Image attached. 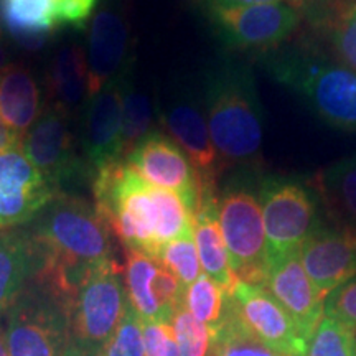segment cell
<instances>
[{"label": "cell", "instance_id": "obj_14", "mask_svg": "<svg viewBox=\"0 0 356 356\" xmlns=\"http://www.w3.org/2000/svg\"><path fill=\"white\" fill-rule=\"evenodd\" d=\"M56 193L19 147L0 154V231L33 220Z\"/></svg>", "mask_w": 356, "mask_h": 356}, {"label": "cell", "instance_id": "obj_40", "mask_svg": "<svg viewBox=\"0 0 356 356\" xmlns=\"http://www.w3.org/2000/svg\"><path fill=\"white\" fill-rule=\"evenodd\" d=\"M284 0H211V3L221 6H257V3H279Z\"/></svg>", "mask_w": 356, "mask_h": 356}, {"label": "cell", "instance_id": "obj_26", "mask_svg": "<svg viewBox=\"0 0 356 356\" xmlns=\"http://www.w3.org/2000/svg\"><path fill=\"white\" fill-rule=\"evenodd\" d=\"M317 22L340 65L356 73V0L332 2Z\"/></svg>", "mask_w": 356, "mask_h": 356}, {"label": "cell", "instance_id": "obj_30", "mask_svg": "<svg viewBox=\"0 0 356 356\" xmlns=\"http://www.w3.org/2000/svg\"><path fill=\"white\" fill-rule=\"evenodd\" d=\"M305 356H356V330L325 315L307 345Z\"/></svg>", "mask_w": 356, "mask_h": 356}, {"label": "cell", "instance_id": "obj_5", "mask_svg": "<svg viewBox=\"0 0 356 356\" xmlns=\"http://www.w3.org/2000/svg\"><path fill=\"white\" fill-rule=\"evenodd\" d=\"M0 317L8 356H61L70 343L65 302L38 279Z\"/></svg>", "mask_w": 356, "mask_h": 356}, {"label": "cell", "instance_id": "obj_20", "mask_svg": "<svg viewBox=\"0 0 356 356\" xmlns=\"http://www.w3.org/2000/svg\"><path fill=\"white\" fill-rule=\"evenodd\" d=\"M42 267V251L30 231H0V315L29 287Z\"/></svg>", "mask_w": 356, "mask_h": 356}, {"label": "cell", "instance_id": "obj_4", "mask_svg": "<svg viewBox=\"0 0 356 356\" xmlns=\"http://www.w3.org/2000/svg\"><path fill=\"white\" fill-rule=\"evenodd\" d=\"M266 71L310 109L341 131L356 132V73L310 48L292 47L266 56Z\"/></svg>", "mask_w": 356, "mask_h": 356}, {"label": "cell", "instance_id": "obj_2", "mask_svg": "<svg viewBox=\"0 0 356 356\" xmlns=\"http://www.w3.org/2000/svg\"><path fill=\"white\" fill-rule=\"evenodd\" d=\"M30 231L43 256L35 279L68 302L97 267L114 261L111 228L81 198L56 193Z\"/></svg>", "mask_w": 356, "mask_h": 356}, {"label": "cell", "instance_id": "obj_6", "mask_svg": "<svg viewBox=\"0 0 356 356\" xmlns=\"http://www.w3.org/2000/svg\"><path fill=\"white\" fill-rule=\"evenodd\" d=\"M269 261L299 252L305 239L318 228L317 193L302 180L266 175L257 186Z\"/></svg>", "mask_w": 356, "mask_h": 356}, {"label": "cell", "instance_id": "obj_1", "mask_svg": "<svg viewBox=\"0 0 356 356\" xmlns=\"http://www.w3.org/2000/svg\"><path fill=\"white\" fill-rule=\"evenodd\" d=\"M96 210L122 246L157 261L162 248L193 233V213L173 191L159 188L126 162L96 173Z\"/></svg>", "mask_w": 356, "mask_h": 356}, {"label": "cell", "instance_id": "obj_39", "mask_svg": "<svg viewBox=\"0 0 356 356\" xmlns=\"http://www.w3.org/2000/svg\"><path fill=\"white\" fill-rule=\"evenodd\" d=\"M61 356H102V350L86 348V346L68 343V346H66Z\"/></svg>", "mask_w": 356, "mask_h": 356}, {"label": "cell", "instance_id": "obj_10", "mask_svg": "<svg viewBox=\"0 0 356 356\" xmlns=\"http://www.w3.org/2000/svg\"><path fill=\"white\" fill-rule=\"evenodd\" d=\"M126 163L147 184L177 193L195 216L204 186L188 155L175 140L150 132L131 150Z\"/></svg>", "mask_w": 356, "mask_h": 356}, {"label": "cell", "instance_id": "obj_17", "mask_svg": "<svg viewBox=\"0 0 356 356\" xmlns=\"http://www.w3.org/2000/svg\"><path fill=\"white\" fill-rule=\"evenodd\" d=\"M129 25L118 7L102 6L91 20L88 40V97L127 73Z\"/></svg>", "mask_w": 356, "mask_h": 356}, {"label": "cell", "instance_id": "obj_8", "mask_svg": "<svg viewBox=\"0 0 356 356\" xmlns=\"http://www.w3.org/2000/svg\"><path fill=\"white\" fill-rule=\"evenodd\" d=\"M218 221L238 280L266 286L270 270L262 213L256 195L231 188L218 200Z\"/></svg>", "mask_w": 356, "mask_h": 356}, {"label": "cell", "instance_id": "obj_38", "mask_svg": "<svg viewBox=\"0 0 356 356\" xmlns=\"http://www.w3.org/2000/svg\"><path fill=\"white\" fill-rule=\"evenodd\" d=\"M287 2H291V6L296 7L297 10L299 8H305V10L312 12L315 22L322 17V13L325 12V6H330L332 3L330 0H287Z\"/></svg>", "mask_w": 356, "mask_h": 356}, {"label": "cell", "instance_id": "obj_35", "mask_svg": "<svg viewBox=\"0 0 356 356\" xmlns=\"http://www.w3.org/2000/svg\"><path fill=\"white\" fill-rule=\"evenodd\" d=\"M325 312L356 330V277L348 280L327 297Z\"/></svg>", "mask_w": 356, "mask_h": 356}, {"label": "cell", "instance_id": "obj_22", "mask_svg": "<svg viewBox=\"0 0 356 356\" xmlns=\"http://www.w3.org/2000/svg\"><path fill=\"white\" fill-rule=\"evenodd\" d=\"M42 114V96L35 76L24 65H10L0 74V118L22 137Z\"/></svg>", "mask_w": 356, "mask_h": 356}, {"label": "cell", "instance_id": "obj_31", "mask_svg": "<svg viewBox=\"0 0 356 356\" xmlns=\"http://www.w3.org/2000/svg\"><path fill=\"white\" fill-rule=\"evenodd\" d=\"M157 262L170 270L185 289L191 286L202 275V264L195 246L193 233L167 243L160 251Z\"/></svg>", "mask_w": 356, "mask_h": 356}, {"label": "cell", "instance_id": "obj_29", "mask_svg": "<svg viewBox=\"0 0 356 356\" xmlns=\"http://www.w3.org/2000/svg\"><path fill=\"white\" fill-rule=\"evenodd\" d=\"M184 305L198 322L213 330L225 317L226 292L211 277L202 274L185 289Z\"/></svg>", "mask_w": 356, "mask_h": 356}, {"label": "cell", "instance_id": "obj_15", "mask_svg": "<svg viewBox=\"0 0 356 356\" xmlns=\"http://www.w3.org/2000/svg\"><path fill=\"white\" fill-rule=\"evenodd\" d=\"M299 257L307 275L327 300L333 291L356 275V228L320 225L300 246Z\"/></svg>", "mask_w": 356, "mask_h": 356}, {"label": "cell", "instance_id": "obj_32", "mask_svg": "<svg viewBox=\"0 0 356 356\" xmlns=\"http://www.w3.org/2000/svg\"><path fill=\"white\" fill-rule=\"evenodd\" d=\"M170 325L177 338L178 355L210 356L211 330L204 323L198 322L185 305H180L173 312Z\"/></svg>", "mask_w": 356, "mask_h": 356}, {"label": "cell", "instance_id": "obj_24", "mask_svg": "<svg viewBox=\"0 0 356 356\" xmlns=\"http://www.w3.org/2000/svg\"><path fill=\"white\" fill-rule=\"evenodd\" d=\"M314 184L328 210L356 228V155L320 170Z\"/></svg>", "mask_w": 356, "mask_h": 356}, {"label": "cell", "instance_id": "obj_28", "mask_svg": "<svg viewBox=\"0 0 356 356\" xmlns=\"http://www.w3.org/2000/svg\"><path fill=\"white\" fill-rule=\"evenodd\" d=\"M154 119L152 102L149 96L139 88H136L131 78L126 74L124 81V97H122V150L124 157L131 154V150L145 136L150 134Z\"/></svg>", "mask_w": 356, "mask_h": 356}, {"label": "cell", "instance_id": "obj_23", "mask_svg": "<svg viewBox=\"0 0 356 356\" xmlns=\"http://www.w3.org/2000/svg\"><path fill=\"white\" fill-rule=\"evenodd\" d=\"M51 106L68 118L88 99V65L79 44H63L56 51L48 76Z\"/></svg>", "mask_w": 356, "mask_h": 356}, {"label": "cell", "instance_id": "obj_41", "mask_svg": "<svg viewBox=\"0 0 356 356\" xmlns=\"http://www.w3.org/2000/svg\"><path fill=\"white\" fill-rule=\"evenodd\" d=\"M10 56H8L7 47L3 43V37H2V29H0V74L6 71L8 66H10Z\"/></svg>", "mask_w": 356, "mask_h": 356}, {"label": "cell", "instance_id": "obj_7", "mask_svg": "<svg viewBox=\"0 0 356 356\" xmlns=\"http://www.w3.org/2000/svg\"><path fill=\"white\" fill-rule=\"evenodd\" d=\"M127 309L122 269L115 261L97 267L66 302L70 343L102 350Z\"/></svg>", "mask_w": 356, "mask_h": 356}, {"label": "cell", "instance_id": "obj_33", "mask_svg": "<svg viewBox=\"0 0 356 356\" xmlns=\"http://www.w3.org/2000/svg\"><path fill=\"white\" fill-rule=\"evenodd\" d=\"M102 356H145L142 318L129 302L121 323L102 348Z\"/></svg>", "mask_w": 356, "mask_h": 356}, {"label": "cell", "instance_id": "obj_25", "mask_svg": "<svg viewBox=\"0 0 356 356\" xmlns=\"http://www.w3.org/2000/svg\"><path fill=\"white\" fill-rule=\"evenodd\" d=\"M157 269L159 262L152 257L126 249V264L122 274L127 302L144 322L163 320L152 292V280Z\"/></svg>", "mask_w": 356, "mask_h": 356}, {"label": "cell", "instance_id": "obj_21", "mask_svg": "<svg viewBox=\"0 0 356 356\" xmlns=\"http://www.w3.org/2000/svg\"><path fill=\"white\" fill-rule=\"evenodd\" d=\"M0 29L24 50H40L60 25L51 0H0Z\"/></svg>", "mask_w": 356, "mask_h": 356}, {"label": "cell", "instance_id": "obj_13", "mask_svg": "<svg viewBox=\"0 0 356 356\" xmlns=\"http://www.w3.org/2000/svg\"><path fill=\"white\" fill-rule=\"evenodd\" d=\"M126 74L113 79L97 95L86 99L81 145L86 165L95 173L124 157L122 97Z\"/></svg>", "mask_w": 356, "mask_h": 356}, {"label": "cell", "instance_id": "obj_12", "mask_svg": "<svg viewBox=\"0 0 356 356\" xmlns=\"http://www.w3.org/2000/svg\"><path fill=\"white\" fill-rule=\"evenodd\" d=\"M19 149L55 190L74 180L84 168L74 152L66 115L53 106L42 111L33 126L20 139Z\"/></svg>", "mask_w": 356, "mask_h": 356}, {"label": "cell", "instance_id": "obj_11", "mask_svg": "<svg viewBox=\"0 0 356 356\" xmlns=\"http://www.w3.org/2000/svg\"><path fill=\"white\" fill-rule=\"evenodd\" d=\"M226 304L239 322L270 350L289 356H305L309 343L291 315L266 287L239 280L226 297Z\"/></svg>", "mask_w": 356, "mask_h": 356}, {"label": "cell", "instance_id": "obj_27", "mask_svg": "<svg viewBox=\"0 0 356 356\" xmlns=\"http://www.w3.org/2000/svg\"><path fill=\"white\" fill-rule=\"evenodd\" d=\"M228 297V296H226ZM210 356H289L270 350L248 330L226 304L225 317L211 330Z\"/></svg>", "mask_w": 356, "mask_h": 356}, {"label": "cell", "instance_id": "obj_9", "mask_svg": "<svg viewBox=\"0 0 356 356\" xmlns=\"http://www.w3.org/2000/svg\"><path fill=\"white\" fill-rule=\"evenodd\" d=\"M213 22L226 42L241 50H273L296 32L300 12L291 3L221 6L211 3Z\"/></svg>", "mask_w": 356, "mask_h": 356}, {"label": "cell", "instance_id": "obj_42", "mask_svg": "<svg viewBox=\"0 0 356 356\" xmlns=\"http://www.w3.org/2000/svg\"><path fill=\"white\" fill-rule=\"evenodd\" d=\"M0 356H8V351H7V346H6V340H3L2 327H0Z\"/></svg>", "mask_w": 356, "mask_h": 356}, {"label": "cell", "instance_id": "obj_36", "mask_svg": "<svg viewBox=\"0 0 356 356\" xmlns=\"http://www.w3.org/2000/svg\"><path fill=\"white\" fill-rule=\"evenodd\" d=\"M55 7L56 20L60 26H74L83 29L97 0H51Z\"/></svg>", "mask_w": 356, "mask_h": 356}, {"label": "cell", "instance_id": "obj_16", "mask_svg": "<svg viewBox=\"0 0 356 356\" xmlns=\"http://www.w3.org/2000/svg\"><path fill=\"white\" fill-rule=\"evenodd\" d=\"M162 121L173 140L193 163L204 188L215 186L220 159L211 142L210 129L198 101L188 91H177L167 101Z\"/></svg>", "mask_w": 356, "mask_h": 356}, {"label": "cell", "instance_id": "obj_18", "mask_svg": "<svg viewBox=\"0 0 356 356\" xmlns=\"http://www.w3.org/2000/svg\"><path fill=\"white\" fill-rule=\"evenodd\" d=\"M264 287L291 315L297 330L309 343L323 318L325 297L307 275L299 252L274 261Z\"/></svg>", "mask_w": 356, "mask_h": 356}, {"label": "cell", "instance_id": "obj_3", "mask_svg": "<svg viewBox=\"0 0 356 356\" xmlns=\"http://www.w3.org/2000/svg\"><path fill=\"white\" fill-rule=\"evenodd\" d=\"M207 122L220 167L261 162L266 115L252 71L226 65L207 84Z\"/></svg>", "mask_w": 356, "mask_h": 356}, {"label": "cell", "instance_id": "obj_37", "mask_svg": "<svg viewBox=\"0 0 356 356\" xmlns=\"http://www.w3.org/2000/svg\"><path fill=\"white\" fill-rule=\"evenodd\" d=\"M20 144V136L17 132H13L10 127L3 122V119L0 118V154L8 152V150L17 149Z\"/></svg>", "mask_w": 356, "mask_h": 356}, {"label": "cell", "instance_id": "obj_34", "mask_svg": "<svg viewBox=\"0 0 356 356\" xmlns=\"http://www.w3.org/2000/svg\"><path fill=\"white\" fill-rule=\"evenodd\" d=\"M142 337H144L145 356H180L170 322H163V320L144 322L142 320Z\"/></svg>", "mask_w": 356, "mask_h": 356}, {"label": "cell", "instance_id": "obj_19", "mask_svg": "<svg viewBox=\"0 0 356 356\" xmlns=\"http://www.w3.org/2000/svg\"><path fill=\"white\" fill-rule=\"evenodd\" d=\"M193 239L204 274L215 280L228 296L239 280L231 269L228 249L218 221L215 186L202 191V198L193 216Z\"/></svg>", "mask_w": 356, "mask_h": 356}]
</instances>
